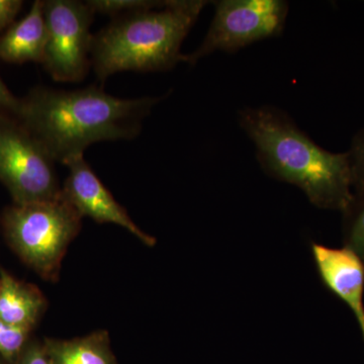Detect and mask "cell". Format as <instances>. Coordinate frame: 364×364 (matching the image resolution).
I'll return each instance as SVG.
<instances>
[{
    "mask_svg": "<svg viewBox=\"0 0 364 364\" xmlns=\"http://www.w3.org/2000/svg\"><path fill=\"white\" fill-rule=\"evenodd\" d=\"M30 329L0 320V356L9 364L16 363L26 346Z\"/></svg>",
    "mask_w": 364,
    "mask_h": 364,
    "instance_id": "9a60e30c",
    "label": "cell"
},
{
    "mask_svg": "<svg viewBox=\"0 0 364 364\" xmlns=\"http://www.w3.org/2000/svg\"><path fill=\"white\" fill-rule=\"evenodd\" d=\"M343 243L358 254L364 263V188L354 191L343 213Z\"/></svg>",
    "mask_w": 364,
    "mask_h": 364,
    "instance_id": "4fadbf2b",
    "label": "cell"
},
{
    "mask_svg": "<svg viewBox=\"0 0 364 364\" xmlns=\"http://www.w3.org/2000/svg\"><path fill=\"white\" fill-rule=\"evenodd\" d=\"M51 364H117L107 332H95L82 338L46 339Z\"/></svg>",
    "mask_w": 364,
    "mask_h": 364,
    "instance_id": "7c38bea8",
    "label": "cell"
},
{
    "mask_svg": "<svg viewBox=\"0 0 364 364\" xmlns=\"http://www.w3.org/2000/svg\"><path fill=\"white\" fill-rule=\"evenodd\" d=\"M207 4L170 0L157 9L117 16L92 38L91 62L98 78L121 71L168 70L183 62L182 42Z\"/></svg>",
    "mask_w": 364,
    "mask_h": 364,
    "instance_id": "3957f363",
    "label": "cell"
},
{
    "mask_svg": "<svg viewBox=\"0 0 364 364\" xmlns=\"http://www.w3.org/2000/svg\"><path fill=\"white\" fill-rule=\"evenodd\" d=\"M21 6L23 1L20 0H0V33L13 25Z\"/></svg>",
    "mask_w": 364,
    "mask_h": 364,
    "instance_id": "ac0fdd59",
    "label": "cell"
},
{
    "mask_svg": "<svg viewBox=\"0 0 364 364\" xmlns=\"http://www.w3.org/2000/svg\"><path fill=\"white\" fill-rule=\"evenodd\" d=\"M347 153L350 160L354 193L364 188V129L354 136L350 150Z\"/></svg>",
    "mask_w": 364,
    "mask_h": 364,
    "instance_id": "2e32d148",
    "label": "cell"
},
{
    "mask_svg": "<svg viewBox=\"0 0 364 364\" xmlns=\"http://www.w3.org/2000/svg\"><path fill=\"white\" fill-rule=\"evenodd\" d=\"M202 45L183 62L196 64L215 51L234 53L257 41L282 33L289 6L280 0H223Z\"/></svg>",
    "mask_w": 364,
    "mask_h": 364,
    "instance_id": "8992f818",
    "label": "cell"
},
{
    "mask_svg": "<svg viewBox=\"0 0 364 364\" xmlns=\"http://www.w3.org/2000/svg\"><path fill=\"white\" fill-rule=\"evenodd\" d=\"M159 98L123 100L91 86L77 90L37 87L20 100L13 117L54 161L83 156L91 144L130 140Z\"/></svg>",
    "mask_w": 364,
    "mask_h": 364,
    "instance_id": "6da1fadb",
    "label": "cell"
},
{
    "mask_svg": "<svg viewBox=\"0 0 364 364\" xmlns=\"http://www.w3.org/2000/svg\"><path fill=\"white\" fill-rule=\"evenodd\" d=\"M239 122L267 174L298 186L317 208L346 210L353 198L348 153L323 149L274 107L243 109Z\"/></svg>",
    "mask_w": 364,
    "mask_h": 364,
    "instance_id": "7a4b0ae2",
    "label": "cell"
},
{
    "mask_svg": "<svg viewBox=\"0 0 364 364\" xmlns=\"http://www.w3.org/2000/svg\"><path fill=\"white\" fill-rule=\"evenodd\" d=\"M0 364H9V363H7L6 360H4V359L2 358L1 356H0Z\"/></svg>",
    "mask_w": 364,
    "mask_h": 364,
    "instance_id": "ffe728a7",
    "label": "cell"
},
{
    "mask_svg": "<svg viewBox=\"0 0 364 364\" xmlns=\"http://www.w3.org/2000/svg\"><path fill=\"white\" fill-rule=\"evenodd\" d=\"M46 39L43 65L54 80L77 82L87 73L93 14L86 2L44 1Z\"/></svg>",
    "mask_w": 364,
    "mask_h": 364,
    "instance_id": "52a82bcc",
    "label": "cell"
},
{
    "mask_svg": "<svg viewBox=\"0 0 364 364\" xmlns=\"http://www.w3.org/2000/svg\"><path fill=\"white\" fill-rule=\"evenodd\" d=\"M47 28L44 1L33 2L25 18L13 23L0 37V60L9 63H43Z\"/></svg>",
    "mask_w": 364,
    "mask_h": 364,
    "instance_id": "30bf717a",
    "label": "cell"
},
{
    "mask_svg": "<svg viewBox=\"0 0 364 364\" xmlns=\"http://www.w3.org/2000/svg\"><path fill=\"white\" fill-rule=\"evenodd\" d=\"M18 104L20 100L14 97L0 78V114L13 117L18 109Z\"/></svg>",
    "mask_w": 364,
    "mask_h": 364,
    "instance_id": "d6986e66",
    "label": "cell"
},
{
    "mask_svg": "<svg viewBox=\"0 0 364 364\" xmlns=\"http://www.w3.org/2000/svg\"><path fill=\"white\" fill-rule=\"evenodd\" d=\"M312 257L323 286L353 314L364 341V263L350 248L313 242Z\"/></svg>",
    "mask_w": 364,
    "mask_h": 364,
    "instance_id": "9c48e42d",
    "label": "cell"
},
{
    "mask_svg": "<svg viewBox=\"0 0 364 364\" xmlns=\"http://www.w3.org/2000/svg\"><path fill=\"white\" fill-rule=\"evenodd\" d=\"M165 1L151 0H90L86 1L93 14L122 16L164 6Z\"/></svg>",
    "mask_w": 364,
    "mask_h": 364,
    "instance_id": "5bb4252c",
    "label": "cell"
},
{
    "mask_svg": "<svg viewBox=\"0 0 364 364\" xmlns=\"http://www.w3.org/2000/svg\"><path fill=\"white\" fill-rule=\"evenodd\" d=\"M0 320L32 329L44 310V296L37 287L14 279L0 270Z\"/></svg>",
    "mask_w": 364,
    "mask_h": 364,
    "instance_id": "8fae6325",
    "label": "cell"
},
{
    "mask_svg": "<svg viewBox=\"0 0 364 364\" xmlns=\"http://www.w3.org/2000/svg\"><path fill=\"white\" fill-rule=\"evenodd\" d=\"M0 181L16 205L54 200L62 195L54 160L13 117L0 114Z\"/></svg>",
    "mask_w": 364,
    "mask_h": 364,
    "instance_id": "5b68a950",
    "label": "cell"
},
{
    "mask_svg": "<svg viewBox=\"0 0 364 364\" xmlns=\"http://www.w3.org/2000/svg\"><path fill=\"white\" fill-rule=\"evenodd\" d=\"M81 215L63 193L54 200L16 205L4 212V233L18 256L48 280L57 279L67 248L78 234Z\"/></svg>",
    "mask_w": 364,
    "mask_h": 364,
    "instance_id": "277c9868",
    "label": "cell"
},
{
    "mask_svg": "<svg viewBox=\"0 0 364 364\" xmlns=\"http://www.w3.org/2000/svg\"><path fill=\"white\" fill-rule=\"evenodd\" d=\"M0 291H1V284H0Z\"/></svg>",
    "mask_w": 364,
    "mask_h": 364,
    "instance_id": "44dd1931",
    "label": "cell"
},
{
    "mask_svg": "<svg viewBox=\"0 0 364 364\" xmlns=\"http://www.w3.org/2000/svg\"><path fill=\"white\" fill-rule=\"evenodd\" d=\"M66 166L69 168V176L62 193L81 217L85 215L95 222L117 225L128 230L145 245L155 246L156 239L136 226L126 210L95 176L83 156L67 163Z\"/></svg>",
    "mask_w": 364,
    "mask_h": 364,
    "instance_id": "ba28073f",
    "label": "cell"
},
{
    "mask_svg": "<svg viewBox=\"0 0 364 364\" xmlns=\"http://www.w3.org/2000/svg\"><path fill=\"white\" fill-rule=\"evenodd\" d=\"M14 364H51L46 352L44 343L26 344L25 349Z\"/></svg>",
    "mask_w": 364,
    "mask_h": 364,
    "instance_id": "e0dca14e",
    "label": "cell"
}]
</instances>
